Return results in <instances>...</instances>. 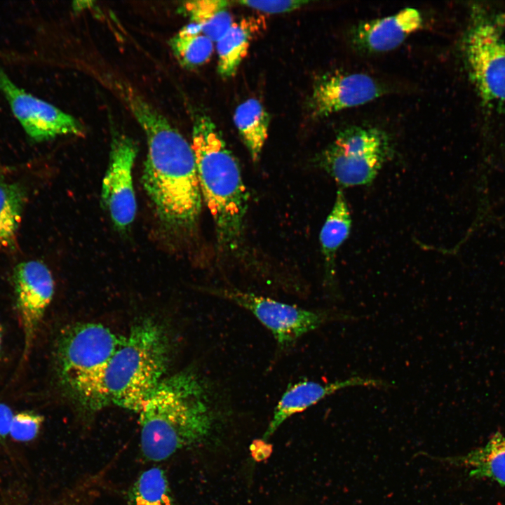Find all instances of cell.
<instances>
[{
    "mask_svg": "<svg viewBox=\"0 0 505 505\" xmlns=\"http://www.w3.org/2000/svg\"><path fill=\"white\" fill-rule=\"evenodd\" d=\"M133 505H175L167 476L163 469L153 467L144 471L128 492Z\"/></svg>",
    "mask_w": 505,
    "mask_h": 505,
    "instance_id": "7402d4cb",
    "label": "cell"
},
{
    "mask_svg": "<svg viewBox=\"0 0 505 505\" xmlns=\"http://www.w3.org/2000/svg\"><path fill=\"white\" fill-rule=\"evenodd\" d=\"M240 5L269 14L291 12L300 8L308 1L302 0H274V1H238Z\"/></svg>",
    "mask_w": 505,
    "mask_h": 505,
    "instance_id": "cb8c5ba5",
    "label": "cell"
},
{
    "mask_svg": "<svg viewBox=\"0 0 505 505\" xmlns=\"http://www.w3.org/2000/svg\"><path fill=\"white\" fill-rule=\"evenodd\" d=\"M26 201L27 190L21 183L0 179V247H15Z\"/></svg>",
    "mask_w": 505,
    "mask_h": 505,
    "instance_id": "ffe728a7",
    "label": "cell"
},
{
    "mask_svg": "<svg viewBox=\"0 0 505 505\" xmlns=\"http://www.w3.org/2000/svg\"><path fill=\"white\" fill-rule=\"evenodd\" d=\"M351 227V213L342 189L338 188L332 208L320 233L321 252L325 264L324 282L330 290L336 288V255L349 237Z\"/></svg>",
    "mask_w": 505,
    "mask_h": 505,
    "instance_id": "2e32d148",
    "label": "cell"
},
{
    "mask_svg": "<svg viewBox=\"0 0 505 505\" xmlns=\"http://www.w3.org/2000/svg\"><path fill=\"white\" fill-rule=\"evenodd\" d=\"M170 44L178 61L187 68L203 65L213 51V41L202 33L198 25L191 22L171 39Z\"/></svg>",
    "mask_w": 505,
    "mask_h": 505,
    "instance_id": "44dd1931",
    "label": "cell"
},
{
    "mask_svg": "<svg viewBox=\"0 0 505 505\" xmlns=\"http://www.w3.org/2000/svg\"><path fill=\"white\" fill-rule=\"evenodd\" d=\"M112 84L146 136L142 182L157 215L174 230L191 229L202 202L191 144L133 88L119 80Z\"/></svg>",
    "mask_w": 505,
    "mask_h": 505,
    "instance_id": "6da1fadb",
    "label": "cell"
},
{
    "mask_svg": "<svg viewBox=\"0 0 505 505\" xmlns=\"http://www.w3.org/2000/svg\"><path fill=\"white\" fill-rule=\"evenodd\" d=\"M43 419V416L33 412H18L12 418L9 435L16 441H30L38 435Z\"/></svg>",
    "mask_w": 505,
    "mask_h": 505,
    "instance_id": "603a6c76",
    "label": "cell"
},
{
    "mask_svg": "<svg viewBox=\"0 0 505 505\" xmlns=\"http://www.w3.org/2000/svg\"><path fill=\"white\" fill-rule=\"evenodd\" d=\"M0 91L24 131L34 142L83 134L84 128L76 118L19 87L1 65Z\"/></svg>",
    "mask_w": 505,
    "mask_h": 505,
    "instance_id": "9c48e42d",
    "label": "cell"
},
{
    "mask_svg": "<svg viewBox=\"0 0 505 505\" xmlns=\"http://www.w3.org/2000/svg\"><path fill=\"white\" fill-rule=\"evenodd\" d=\"M15 303L23 334L21 361H26L46 310L54 294V281L49 269L38 260L20 262L14 269Z\"/></svg>",
    "mask_w": 505,
    "mask_h": 505,
    "instance_id": "7c38bea8",
    "label": "cell"
},
{
    "mask_svg": "<svg viewBox=\"0 0 505 505\" xmlns=\"http://www.w3.org/2000/svg\"><path fill=\"white\" fill-rule=\"evenodd\" d=\"M169 346L156 323L144 321L135 325L105 368L73 392L90 410L109 405L139 412L163 379Z\"/></svg>",
    "mask_w": 505,
    "mask_h": 505,
    "instance_id": "3957f363",
    "label": "cell"
},
{
    "mask_svg": "<svg viewBox=\"0 0 505 505\" xmlns=\"http://www.w3.org/2000/svg\"><path fill=\"white\" fill-rule=\"evenodd\" d=\"M269 116L262 103L250 98L235 110L234 121L252 159L260 158L268 136Z\"/></svg>",
    "mask_w": 505,
    "mask_h": 505,
    "instance_id": "ac0fdd59",
    "label": "cell"
},
{
    "mask_svg": "<svg viewBox=\"0 0 505 505\" xmlns=\"http://www.w3.org/2000/svg\"><path fill=\"white\" fill-rule=\"evenodd\" d=\"M388 388L386 381L370 377L354 376L329 383L302 381L288 387L275 407L264 438H269L291 416L301 412L326 397L349 387Z\"/></svg>",
    "mask_w": 505,
    "mask_h": 505,
    "instance_id": "5bb4252c",
    "label": "cell"
},
{
    "mask_svg": "<svg viewBox=\"0 0 505 505\" xmlns=\"http://www.w3.org/2000/svg\"><path fill=\"white\" fill-rule=\"evenodd\" d=\"M220 398L213 382L196 370L163 378L138 412L144 457L162 461L211 438L220 423Z\"/></svg>",
    "mask_w": 505,
    "mask_h": 505,
    "instance_id": "7a4b0ae2",
    "label": "cell"
},
{
    "mask_svg": "<svg viewBox=\"0 0 505 505\" xmlns=\"http://www.w3.org/2000/svg\"><path fill=\"white\" fill-rule=\"evenodd\" d=\"M191 147L201 196L213 220L217 241L224 248H235L248 203L238 162L206 114L194 119Z\"/></svg>",
    "mask_w": 505,
    "mask_h": 505,
    "instance_id": "277c9868",
    "label": "cell"
},
{
    "mask_svg": "<svg viewBox=\"0 0 505 505\" xmlns=\"http://www.w3.org/2000/svg\"><path fill=\"white\" fill-rule=\"evenodd\" d=\"M391 154L384 131L354 126L339 131L316 156V163L342 189L371 183Z\"/></svg>",
    "mask_w": 505,
    "mask_h": 505,
    "instance_id": "8992f818",
    "label": "cell"
},
{
    "mask_svg": "<svg viewBox=\"0 0 505 505\" xmlns=\"http://www.w3.org/2000/svg\"><path fill=\"white\" fill-rule=\"evenodd\" d=\"M264 24L263 20L257 18L233 22L217 41V72L221 77L227 79L235 75L248 53L252 36L264 28Z\"/></svg>",
    "mask_w": 505,
    "mask_h": 505,
    "instance_id": "e0dca14e",
    "label": "cell"
},
{
    "mask_svg": "<svg viewBox=\"0 0 505 505\" xmlns=\"http://www.w3.org/2000/svg\"><path fill=\"white\" fill-rule=\"evenodd\" d=\"M137 153V146L130 137L119 133L113 135L101 197L113 223L120 230L127 229L136 214L133 168Z\"/></svg>",
    "mask_w": 505,
    "mask_h": 505,
    "instance_id": "30bf717a",
    "label": "cell"
},
{
    "mask_svg": "<svg viewBox=\"0 0 505 505\" xmlns=\"http://www.w3.org/2000/svg\"><path fill=\"white\" fill-rule=\"evenodd\" d=\"M229 5L224 0H194L184 2L180 11L200 26L204 35L217 42L233 23Z\"/></svg>",
    "mask_w": 505,
    "mask_h": 505,
    "instance_id": "d6986e66",
    "label": "cell"
},
{
    "mask_svg": "<svg viewBox=\"0 0 505 505\" xmlns=\"http://www.w3.org/2000/svg\"><path fill=\"white\" fill-rule=\"evenodd\" d=\"M122 338L95 323H78L63 331L56 351L62 383L73 393L95 377L116 352Z\"/></svg>",
    "mask_w": 505,
    "mask_h": 505,
    "instance_id": "ba28073f",
    "label": "cell"
},
{
    "mask_svg": "<svg viewBox=\"0 0 505 505\" xmlns=\"http://www.w3.org/2000/svg\"><path fill=\"white\" fill-rule=\"evenodd\" d=\"M2 343H3V331L0 326V353L2 349Z\"/></svg>",
    "mask_w": 505,
    "mask_h": 505,
    "instance_id": "484cf974",
    "label": "cell"
},
{
    "mask_svg": "<svg viewBox=\"0 0 505 505\" xmlns=\"http://www.w3.org/2000/svg\"><path fill=\"white\" fill-rule=\"evenodd\" d=\"M13 412L6 404L0 402V438L9 435L10 426Z\"/></svg>",
    "mask_w": 505,
    "mask_h": 505,
    "instance_id": "d4e9b609",
    "label": "cell"
},
{
    "mask_svg": "<svg viewBox=\"0 0 505 505\" xmlns=\"http://www.w3.org/2000/svg\"><path fill=\"white\" fill-rule=\"evenodd\" d=\"M469 77L481 99L505 103V14L476 6L463 39Z\"/></svg>",
    "mask_w": 505,
    "mask_h": 505,
    "instance_id": "5b68a950",
    "label": "cell"
},
{
    "mask_svg": "<svg viewBox=\"0 0 505 505\" xmlns=\"http://www.w3.org/2000/svg\"><path fill=\"white\" fill-rule=\"evenodd\" d=\"M206 290L250 312L271 332L281 349L328 322L350 318L342 311L305 309L236 288L208 287Z\"/></svg>",
    "mask_w": 505,
    "mask_h": 505,
    "instance_id": "52a82bcc",
    "label": "cell"
},
{
    "mask_svg": "<svg viewBox=\"0 0 505 505\" xmlns=\"http://www.w3.org/2000/svg\"><path fill=\"white\" fill-rule=\"evenodd\" d=\"M445 461L466 469L472 478L487 480L505 487V435L500 432L483 445Z\"/></svg>",
    "mask_w": 505,
    "mask_h": 505,
    "instance_id": "9a60e30c",
    "label": "cell"
},
{
    "mask_svg": "<svg viewBox=\"0 0 505 505\" xmlns=\"http://www.w3.org/2000/svg\"><path fill=\"white\" fill-rule=\"evenodd\" d=\"M386 93V88L367 74L335 71L315 82L309 99V112L312 118L321 119L363 105Z\"/></svg>",
    "mask_w": 505,
    "mask_h": 505,
    "instance_id": "8fae6325",
    "label": "cell"
},
{
    "mask_svg": "<svg viewBox=\"0 0 505 505\" xmlns=\"http://www.w3.org/2000/svg\"><path fill=\"white\" fill-rule=\"evenodd\" d=\"M423 23L419 11L406 8L391 15L360 22L351 30L350 42L355 50L363 54L390 51L421 29Z\"/></svg>",
    "mask_w": 505,
    "mask_h": 505,
    "instance_id": "4fadbf2b",
    "label": "cell"
}]
</instances>
